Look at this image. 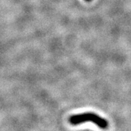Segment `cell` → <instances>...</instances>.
I'll return each instance as SVG.
<instances>
[{"instance_id":"6da1fadb","label":"cell","mask_w":131,"mask_h":131,"mask_svg":"<svg viewBox=\"0 0 131 131\" xmlns=\"http://www.w3.org/2000/svg\"><path fill=\"white\" fill-rule=\"evenodd\" d=\"M69 122L72 125H77L86 122H91L96 124L98 127L102 129L106 128L108 125V123L106 119L100 117L98 114L92 112H86L72 116L70 117Z\"/></svg>"},{"instance_id":"7a4b0ae2","label":"cell","mask_w":131,"mask_h":131,"mask_svg":"<svg viewBox=\"0 0 131 131\" xmlns=\"http://www.w3.org/2000/svg\"><path fill=\"white\" fill-rule=\"evenodd\" d=\"M85 1H86V2H90V1H92V0H85Z\"/></svg>"}]
</instances>
